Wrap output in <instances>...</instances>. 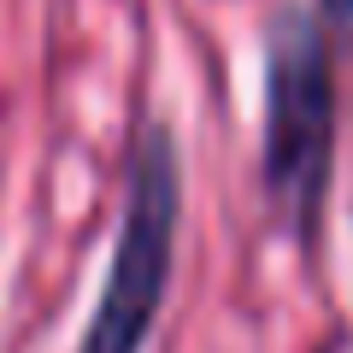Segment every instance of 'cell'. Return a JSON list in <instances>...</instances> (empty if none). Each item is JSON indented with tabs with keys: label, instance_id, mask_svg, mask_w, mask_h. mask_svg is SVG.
Segmentation results:
<instances>
[{
	"label": "cell",
	"instance_id": "6da1fadb",
	"mask_svg": "<svg viewBox=\"0 0 353 353\" xmlns=\"http://www.w3.org/2000/svg\"><path fill=\"white\" fill-rule=\"evenodd\" d=\"M330 148H336V77L330 48L312 18H283L271 36V83H265V183L271 201L312 230L330 194Z\"/></svg>",
	"mask_w": 353,
	"mask_h": 353
},
{
	"label": "cell",
	"instance_id": "7a4b0ae2",
	"mask_svg": "<svg viewBox=\"0 0 353 353\" xmlns=\"http://www.w3.org/2000/svg\"><path fill=\"white\" fill-rule=\"evenodd\" d=\"M171 236H176V153L165 130H148L130 159V201L112 241L94 324L83 330L77 353H141L171 283Z\"/></svg>",
	"mask_w": 353,
	"mask_h": 353
},
{
	"label": "cell",
	"instance_id": "3957f363",
	"mask_svg": "<svg viewBox=\"0 0 353 353\" xmlns=\"http://www.w3.org/2000/svg\"><path fill=\"white\" fill-rule=\"evenodd\" d=\"M324 24H336V30H353V0H324Z\"/></svg>",
	"mask_w": 353,
	"mask_h": 353
}]
</instances>
